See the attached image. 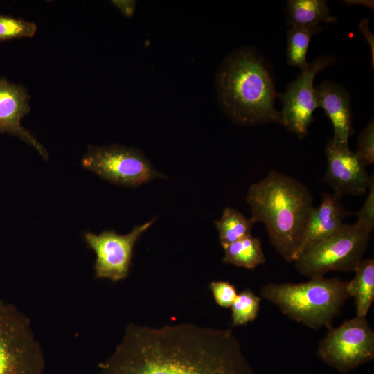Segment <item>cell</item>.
<instances>
[{
	"label": "cell",
	"mask_w": 374,
	"mask_h": 374,
	"mask_svg": "<svg viewBox=\"0 0 374 374\" xmlns=\"http://www.w3.org/2000/svg\"><path fill=\"white\" fill-rule=\"evenodd\" d=\"M98 374H254L232 329L130 323Z\"/></svg>",
	"instance_id": "1"
},
{
	"label": "cell",
	"mask_w": 374,
	"mask_h": 374,
	"mask_svg": "<svg viewBox=\"0 0 374 374\" xmlns=\"http://www.w3.org/2000/svg\"><path fill=\"white\" fill-rule=\"evenodd\" d=\"M246 201L251 220L265 225L276 251L287 262H294L314 208L310 190L295 178L271 170L249 186Z\"/></svg>",
	"instance_id": "2"
},
{
	"label": "cell",
	"mask_w": 374,
	"mask_h": 374,
	"mask_svg": "<svg viewBox=\"0 0 374 374\" xmlns=\"http://www.w3.org/2000/svg\"><path fill=\"white\" fill-rule=\"evenodd\" d=\"M215 83L220 103L235 122L282 124L280 112L274 106L279 94L267 69L253 52L240 49L229 55L218 70Z\"/></svg>",
	"instance_id": "3"
},
{
	"label": "cell",
	"mask_w": 374,
	"mask_h": 374,
	"mask_svg": "<svg viewBox=\"0 0 374 374\" xmlns=\"http://www.w3.org/2000/svg\"><path fill=\"white\" fill-rule=\"evenodd\" d=\"M346 284L338 278H312L299 283H269L260 294L292 320L313 329L329 328L349 298Z\"/></svg>",
	"instance_id": "4"
},
{
	"label": "cell",
	"mask_w": 374,
	"mask_h": 374,
	"mask_svg": "<svg viewBox=\"0 0 374 374\" xmlns=\"http://www.w3.org/2000/svg\"><path fill=\"white\" fill-rule=\"evenodd\" d=\"M371 231L344 224L335 233L303 251L294 261L300 274L319 278L331 271H355L367 249Z\"/></svg>",
	"instance_id": "5"
},
{
	"label": "cell",
	"mask_w": 374,
	"mask_h": 374,
	"mask_svg": "<svg viewBox=\"0 0 374 374\" xmlns=\"http://www.w3.org/2000/svg\"><path fill=\"white\" fill-rule=\"evenodd\" d=\"M42 347L29 319L0 300V374H44Z\"/></svg>",
	"instance_id": "6"
},
{
	"label": "cell",
	"mask_w": 374,
	"mask_h": 374,
	"mask_svg": "<svg viewBox=\"0 0 374 374\" xmlns=\"http://www.w3.org/2000/svg\"><path fill=\"white\" fill-rule=\"evenodd\" d=\"M81 163L102 179L125 187H139L166 177L139 150L117 144L89 146Z\"/></svg>",
	"instance_id": "7"
},
{
	"label": "cell",
	"mask_w": 374,
	"mask_h": 374,
	"mask_svg": "<svg viewBox=\"0 0 374 374\" xmlns=\"http://www.w3.org/2000/svg\"><path fill=\"white\" fill-rule=\"evenodd\" d=\"M328 329L317 350L328 366L348 373L374 359V332L365 317L356 316Z\"/></svg>",
	"instance_id": "8"
},
{
	"label": "cell",
	"mask_w": 374,
	"mask_h": 374,
	"mask_svg": "<svg viewBox=\"0 0 374 374\" xmlns=\"http://www.w3.org/2000/svg\"><path fill=\"white\" fill-rule=\"evenodd\" d=\"M154 222L152 219L135 226L125 235H119L113 230L104 231L100 234L86 233L84 235L85 242L96 256V277L113 281L125 279L130 271L136 242Z\"/></svg>",
	"instance_id": "9"
},
{
	"label": "cell",
	"mask_w": 374,
	"mask_h": 374,
	"mask_svg": "<svg viewBox=\"0 0 374 374\" xmlns=\"http://www.w3.org/2000/svg\"><path fill=\"white\" fill-rule=\"evenodd\" d=\"M334 60L332 57L317 58L301 71L285 93L278 95L283 102L282 125L299 139L307 135L313 112L318 107L314 78L319 71L332 64Z\"/></svg>",
	"instance_id": "10"
},
{
	"label": "cell",
	"mask_w": 374,
	"mask_h": 374,
	"mask_svg": "<svg viewBox=\"0 0 374 374\" xmlns=\"http://www.w3.org/2000/svg\"><path fill=\"white\" fill-rule=\"evenodd\" d=\"M327 168L324 181L334 193L359 196L368 189L373 176H369L366 166L360 161L348 143H341L330 139L326 148Z\"/></svg>",
	"instance_id": "11"
},
{
	"label": "cell",
	"mask_w": 374,
	"mask_h": 374,
	"mask_svg": "<svg viewBox=\"0 0 374 374\" xmlns=\"http://www.w3.org/2000/svg\"><path fill=\"white\" fill-rule=\"evenodd\" d=\"M29 100L25 87L0 77V133L18 137L46 160L48 153L46 148L21 124V120L30 112Z\"/></svg>",
	"instance_id": "12"
},
{
	"label": "cell",
	"mask_w": 374,
	"mask_h": 374,
	"mask_svg": "<svg viewBox=\"0 0 374 374\" xmlns=\"http://www.w3.org/2000/svg\"><path fill=\"white\" fill-rule=\"evenodd\" d=\"M348 215L341 196L335 193H323L321 204L314 207L308 217L296 258L307 249L339 230Z\"/></svg>",
	"instance_id": "13"
},
{
	"label": "cell",
	"mask_w": 374,
	"mask_h": 374,
	"mask_svg": "<svg viewBox=\"0 0 374 374\" xmlns=\"http://www.w3.org/2000/svg\"><path fill=\"white\" fill-rule=\"evenodd\" d=\"M317 106L321 107L331 121L334 141L348 143L353 132L348 93L335 83L324 81L315 88Z\"/></svg>",
	"instance_id": "14"
},
{
	"label": "cell",
	"mask_w": 374,
	"mask_h": 374,
	"mask_svg": "<svg viewBox=\"0 0 374 374\" xmlns=\"http://www.w3.org/2000/svg\"><path fill=\"white\" fill-rule=\"evenodd\" d=\"M355 273L354 278L347 281L346 290L349 297L354 299L356 316L366 317L374 301V260H362Z\"/></svg>",
	"instance_id": "15"
},
{
	"label": "cell",
	"mask_w": 374,
	"mask_h": 374,
	"mask_svg": "<svg viewBox=\"0 0 374 374\" xmlns=\"http://www.w3.org/2000/svg\"><path fill=\"white\" fill-rule=\"evenodd\" d=\"M288 23L294 26H318L336 22L324 0H290L286 8Z\"/></svg>",
	"instance_id": "16"
},
{
	"label": "cell",
	"mask_w": 374,
	"mask_h": 374,
	"mask_svg": "<svg viewBox=\"0 0 374 374\" xmlns=\"http://www.w3.org/2000/svg\"><path fill=\"white\" fill-rule=\"evenodd\" d=\"M222 262L253 269L265 262L266 258L260 240L249 234L223 248Z\"/></svg>",
	"instance_id": "17"
},
{
	"label": "cell",
	"mask_w": 374,
	"mask_h": 374,
	"mask_svg": "<svg viewBox=\"0 0 374 374\" xmlns=\"http://www.w3.org/2000/svg\"><path fill=\"white\" fill-rule=\"evenodd\" d=\"M254 223L251 217H246L238 210L226 208L221 217L215 221L222 247L224 248L251 234V231Z\"/></svg>",
	"instance_id": "18"
},
{
	"label": "cell",
	"mask_w": 374,
	"mask_h": 374,
	"mask_svg": "<svg viewBox=\"0 0 374 374\" xmlns=\"http://www.w3.org/2000/svg\"><path fill=\"white\" fill-rule=\"evenodd\" d=\"M319 26H294L287 31V57L290 66H296L301 71L305 69L308 63L306 55L311 37L320 32Z\"/></svg>",
	"instance_id": "19"
},
{
	"label": "cell",
	"mask_w": 374,
	"mask_h": 374,
	"mask_svg": "<svg viewBox=\"0 0 374 374\" xmlns=\"http://www.w3.org/2000/svg\"><path fill=\"white\" fill-rule=\"evenodd\" d=\"M261 299L250 289L237 294L231 304V317L235 326L246 325L256 319L260 310Z\"/></svg>",
	"instance_id": "20"
},
{
	"label": "cell",
	"mask_w": 374,
	"mask_h": 374,
	"mask_svg": "<svg viewBox=\"0 0 374 374\" xmlns=\"http://www.w3.org/2000/svg\"><path fill=\"white\" fill-rule=\"evenodd\" d=\"M37 25L21 18L0 15V42L33 37Z\"/></svg>",
	"instance_id": "21"
},
{
	"label": "cell",
	"mask_w": 374,
	"mask_h": 374,
	"mask_svg": "<svg viewBox=\"0 0 374 374\" xmlns=\"http://www.w3.org/2000/svg\"><path fill=\"white\" fill-rule=\"evenodd\" d=\"M364 166L374 162V124L371 121L358 136L357 150L355 152Z\"/></svg>",
	"instance_id": "22"
},
{
	"label": "cell",
	"mask_w": 374,
	"mask_h": 374,
	"mask_svg": "<svg viewBox=\"0 0 374 374\" xmlns=\"http://www.w3.org/2000/svg\"><path fill=\"white\" fill-rule=\"evenodd\" d=\"M209 287L217 304L221 307H231L237 296L235 286L228 281H212Z\"/></svg>",
	"instance_id": "23"
},
{
	"label": "cell",
	"mask_w": 374,
	"mask_h": 374,
	"mask_svg": "<svg viewBox=\"0 0 374 374\" xmlns=\"http://www.w3.org/2000/svg\"><path fill=\"white\" fill-rule=\"evenodd\" d=\"M357 226L371 231L374 227V179L368 189V195L362 208L357 213Z\"/></svg>",
	"instance_id": "24"
},
{
	"label": "cell",
	"mask_w": 374,
	"mask_h": 374,
	"mask_svg": "<svg viewBox=\"0 0 374 374\" xmlns=\"http://www.w3.org/2000/svg\"><path fill=\"white\" fill-rule=\"evenodd\" d=\"M359 29L362 31L363 34L364 35L366 39H367L368 42L369 43L371 48L372 49V57H373V36L371 32L370 31V29L368 28V19H364L362 21V22L359 24Z\"/></svg>",
	"instance_id": "25"
}]
</instances>
